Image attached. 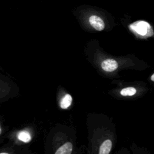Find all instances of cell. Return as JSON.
I'll use <instances>...</instances> for the list:
<instances>
[{
	"instance_id": "52a82bcc",
	"label": "cell",
	"mask_w": 154,
	"mask_h": 154,
	"mask_svg": "<svg viewBox=\"0 0 154 154\" xmlns=\"http://www.w3.org/2000/svg\"><path fill=\"white\" fill-rule=\"evenodd\" d=\"M18 138L25 143H28L31 141V135L28 131H22L19 132L18 135Z\"/></svg>"
},
{
	"instance_id": "9c48e42d",
	"label": "cell",
	"mask_w": 154,
	"mask_h": 154,
	"mask_svg": "<svg viewBox=\"0 0 154 154\" xmlns=\"http://www.w3.org/2000/svg\"><path fill=\"white\" fill-rule=\"evenodd\" d=\"M151 79H152V81H153L154 82V73L152 75V76H151Z\"/></svg>"
},
{
	"instance_id": "3957f363",
	"label": "cell",
	"mask_w": 154,
	"mask_h": 154,
	"mask_svg": "<svg viewBox=\"0 0 154 154\" xmlns=\"http://www.w3.org/2000/svg\"><path fill=\"white\" fill-rule=\"evenodd\" d=\"M102 69L106 72H112L117 69L118 63L114 59L108 58L102 61L101 64Z\"/></svg>"
},
{
	"instance_id": "ba28073f",
	"label": "cell",
	"mask_w": 154,
	"mask_h": 154,
	"mask_svg": "<svg viewBox=\"0 0 154 154\" xmlns=\"http://www.w3.org/2000/svg\"><path fill=\"white\" fill-rule=\"evenodd\" d=\"M136 89L134 87H126L123 89H122L120 91V94L122 96H132L136 93Z\"/></svg>"
},
{
	"instance_id": "277c9868",
	"label": "cell",
	"mask_w": 154,
	"mask_h": 154,
	"mask_svg": "<svg viewBox=\"0 0 154 154\" xmlns=\"http://www.w3.org/2000/svg\"><path fill=\"white\" fill-rule=\"evenodd\" d=\"M73 146L70 142H67L59 147L55 152V154H70L72 151Z\"/></svg>"
},
{
	"instance_id": "8992f818",
	"label": "cell",
	"mask_w": 154,
	"mask_h": 154,
	"mask_svg": "<svg viewBox=\"0 0 154 154\" xmlns=\"http://www.w3.org/2000/svg\"><path fill=\"white\" fill-rule=\"evenodd\" d=\"M72 96L67 94L62 99L60 103V106L62 109H67L72 103Z\"/></svg>"
},
{
	"instance_id": "7a4b0ae2",
	"label": "cell",
	"mask_w": 154,
	"mask_h": 154,
	"mask_svg": "<svg viewBox=\"0 0 154 154\" xmlns=\"http://www.w3.org/2000/svg\"><path fill=\"white\" fill-rule=\"evenodd\" d=\"M90 24L97 31H102L105 28V23L103 19L96 14L91 15L88 19Z\"/></svg>"
},
{
	"instance_id": "5b68a950",
	"label": "cell",
	"mask_w": 154,
	"mask_h": 154,
	"mask_svg": "<svg viewBox=\"0 0 154 154\" xmlns=\"http://www.w3.org/2000/svg\"><path fill=\"white\" fill-rule=\"evenodd\" d=\"M112 147V142L110 140H106L101 144L99 149V154H108Z\"/></svg>"
},
{
	"instance_id": "6da1fadb",
	"label": "cell",
	"mask_w": 154,
	"mask_h": 154,
	"mask_svg": "<svg viewBox=\"0 0 154 154\" xmlns=\"http://www.w3.org/2000/svg\"><path fill=\"white\" fill-rule=\"evenodd\" d=\"M130 28L137 34L144 36L149 34L150 35H153V31L150 25L145 21L139 20L132 23L129 26Z\"/></svg>"
}]
</instances>
